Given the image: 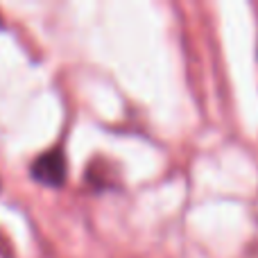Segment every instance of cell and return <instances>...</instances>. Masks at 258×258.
Listing matches in <instances>:
<instances>
[{"instance_id":"obj_1","label":"cell","mask_w":258,"mask_h":258,"mask_svg":"<svg viewBox=\"0 0 258 258\" xmlns=\"http://www.w3.org/2000/svg\"><path fill=\"white\" fill-rule=\"evenodd\" d=\"M32 179H36L43 186H63L66 181V156H63L61 150H48L41 156H36L32 161L30 168Z\"/></svg>"}]
</instances>
